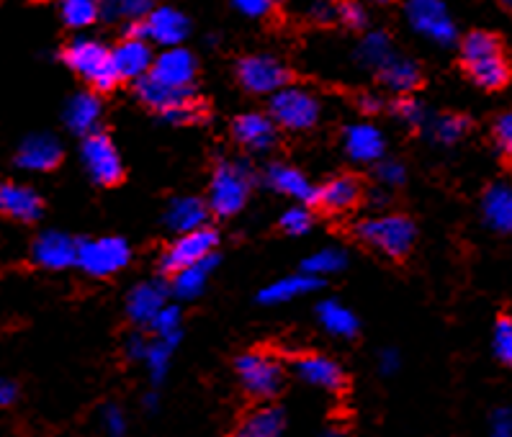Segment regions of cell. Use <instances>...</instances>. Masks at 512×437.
<instances>
[{
    "label": "cell",
    "instance_id": "obj_1",
    "mask_svg": "<svg viewBox=\"0 0 512 437\" xmlns=\"http://www.w3.org/2000/svg\"><path fill=\"white\" fill-rule=\"evenodd\" d=\"M461 57L471 80L484 90H500L510 83V62L502 42L489 31H474L461 44Z\"/></svg>",
    "mask_w": 512,
    "mask_h": 437
},
{
    "label": "cell",
    "instance_id": "obj_2",
    "mask_svg": "<svg viewBox=\"0 0 512 437\" xmlns=\"http://www.w3.org/2000/svg\"><path fill=\"white\" fill-rule=\"evenodd\" d=\"M67 67L80 75L91 88L109 93L121 83L119 70L114 62V49H106L93 39H75L65 49Z\"/></svg>",
    "mask_w": 512,
    "mask_h": 437
},
{
    "label": "cell",
    "instance_id": "obj_3",
    "mask_svg": "<svg viewBox=\"0 0 512 437\" xmlns=\"http://www.w3.org/2000/svg\"><path fill=\"white\" fill-rule=\"evenodd\" d=\"M253 175L240 162H222L211 175L209 206L217 216H232L245 206Z\"/></svg>",
    "mask_w": 512,
    "mask_h": 437
},
{
    "label": "cell",
    "instance_id": "obj_4",
    "mask_svg": "<svg viewBox=\"0 0 512 437\" xmlns=\"http://www.w3.org/2000/svg\"><path fill=\"white\" fill-rule=\"evenodd\" d=\"M358 234L366 245L376 247L379 252L389 255V258H404L415 245V227L407 216L399 214H384L366 219L358 227Z\"/></svg>",
    "mask_w": 512,
    "mask_h": 437
},
{
    "label": "cell",
    "instance_id": "obj_5",
    "mask_svg": "<svg viewBox=\"0 0 512 437\" xmlns=\"http://www.w3.org/2000/svg\"><path fill=\"white\" fill-rule=\"evenodd\" d=\"M320 101L304 88H281L271 96V116L278 126L291 129V132H304L312 129L320 121Z\"/></svg>",
    "mask_w": 512,
    "mask_h": 437
},
{
    "label": "cell",
    "instance_id": "obj_6",
    "mask_svg": "<svg viewBox=\"0 0 512 437\" xmlns=\"http://www.w3.org/2000/svg\"><path fill=\"white\" fill-rule=\"evenodd\" d=\"M132 260V250L121 237H98V240H85L78 247V265L96 278L116 276Z\"/></svg>",
    "mask_w": 512,
    "mask_h": 437
},
{
    "label": "cell",
    "instance_id": "obj_7",
    "mask_svg": "<svg viewBox=\"0 0 512 437\" xmlns=\"http://www.w3.org/2000/svg\"><path fill=\"white\" fill-rule=\"evenodd\" d=\"M237 376L255 399H271L284 386V368L268 353H245L237 358Z\"/></svg>",
    "mask_w": 512,
    "mask_h": 437
},
{
    "label": "cell",
    "instance_id": "obj_8",
    "mask_svg": "<svg viewBox=\"0 0 512 437\" xmlns=\"http://www.w3.org/2000/svg\"><path fill=\"white\" fill-rule=\"evenodd\" d=\"M137 96L142 98V103H147V106L155 108V111H160V114L173 121L193 119L196 111H199L193 88H170V85L157 83L150 75L137 80Z\"/></svg>",
    "mask_w": 512,
    "mask_h": 437
},
{
    "label": "cell",
    "instance_id": "obj_9",
    "mask_svg": "<svg viewBox=\"0 0 512 437\" xmlns=\"http://www.w3.org/2000/svg\"><path fill=\"white\" fill-rule=\"evenodd\" d=\"M83 155V165L96 183L101 186H114L124 175V165H121V155L116 150V144L111 142L109 134L93 132L83 139L80 147Z\"/></svg>",
    "mask_w": 512,
    "mask_h": 437
},
{
    "label": "cell",
    "instance_id": "obj_10",
    "mask_svg": "<svg viewBox=\"0 0 512 437\" xmlns=\"http://www.w3.org/2000/svg\"><path fill=\"white\" fill-rule=\"evenodd\" d=\"M407 18H410L412 29L417 34L428 36L430 42L443 44V47L456 42V24H453L443 0H410Z\"/></svg>",
    "mask_w": 512,
    "mask_h": 437
},
{
    "label": "cell",
    "instance_id": "obj_11",
    "mask_svg": "<svg viewBox=\"0 0 512 437\" xmlns=\"http://www.w3.org/2000/svg\"><path fill=\"white\" fill-rule=\"evenodd\" d=\"M214 247H217V232L209 227L181 234V237L165 250L163 270L165 273H178V270L183 268H191V265L211 258V255H214Z\"/></svg>",
    "mask_w": 512,
    "mask_h": 437
},
{
    "label": "cell",
    "instance_id": "obj_12",
    "mask_svg": "<svg viewBox=\"0 0 512 437\" xmlns=\"http://www.w3.org/2000/svg\"><path fill=\"white\" fill-rule=\"evenodd\" d=\"M237 80L242 88L255 93V96H273L281 88H286L289 72L281 62L271 57H245L237 65Z\"/></svg>",
    "mask_w": 512,
    "mask_h": 437
},
{
    "label": "cell",
    "instance_id": "obj_13",
    "mask_svg": "<svg viewBox=\"0 0 512 437\" xmlns=\"http://www.w3.org/2000/svg\"><path fill=\"white\" fill-rule=\"evenodd\" d=\"M78 247L80 242L67 237L65 232H42L31 247V258L47 270H65L78 265Z\"/></svg>",
    "mask_w": 512,
    "mask_h": 437
},
{
    "label": "cell",
    "instance_id": "obj_14",
    "mask_svg": "<svg viewBox=\"0 0 512 437\" xmlns=\"http://www.w3.org/2000/svg\"><path fill=\"white\" fill-rule=\"evenodd\" d=\"M150 78H155L157 83L170 85V88H193V80H196V60H193V54L186 52V49L170 47L155 57Z\"/></svg>",
    "mask_w": 512,
    "mask_h": 437
},
{
    "label": "cell",
    "instance_id": "obj_15",
    "mask_svg": "<svg viewBox=\"0 0 512 437\" xmlns=\"http://www.w3.org/2000/svg\"><path fill=\"white\" fill-rule=\"evenodd\" d=\"M142 29H145V39L170 49V47H181V42L188 34V21L181 11L160 6V8H152L150 16L142 21Z\"/></svg>",
    "mask_w": 512,
    "mask_h": 437
},
{
    "label": "cell",
    "instance_id": "obj_16",
    "mask_svg": "<svg viewBox=\"0 0 512 437\" xmlns=\"http://www.w3.org/2000/svg\"><path fill=\"white\" fill-rule=\"evenodd\" d=\"M155 57L157 54H152L145 36H127L114 49V62L121 80H142L145 75H150L152 65H155Z\"/></svg>",
    "mask_w": 512,
    "mask_h": 437
},
{
    "label": "cell",
    "instance_id": "obj_17",
    "mask_svg": "<svg viewBox=\"0 0 512 437\" xmlns=\"http://www.w3.org/2000/svg\"><path fill=\"white\" fill-rule=\"evenodd\" d=\"M62 160V144L52 134H34L19 147L16 162L29 173H47Z\"/></svg>",
    "mask_w": 512,
    "mask_h": 437
},
{
    "label": "cell",
    "instance_id": "obj_18",
    "mask_svg": "<svg viewBox=\"0 0 512 437\" xmlns=\"http://www.w3.org/2000/svg\"><path fill=\"white\" fill-rule=\"evenodd\" d=\"M0 214L16 222H37L42 216V198L21 183H0Z\"/></svg>",
    "mask_w": 512,
    "mask_h": 437
},
{
    "label": "cell",
    "instance_id": "obj_19",
    "mask_svg": "<svg viewBox=\"0 0 512 437\" xmlns=\"http://www.w3.org/2000/svg\"><path fill=\"white\" fill-rule=\"evenodd\" d=\"M266 178L273 191L294 198L296 204H320V188H314L302 170L291 168V165H273L268 168Z\"/></svg>",
    "mask_w": 512,
    "mask_h": 437
},
{
    "label": "cell",
    "instance_id": "obj_20",
    "mask_svg": "<svg viewBox=\"0 0 512 437\" xmlns=\"http://www.w3.org/2000/svg\"><path fill=\"white\" fill-rule=\"evenodd\" d=\"M237 142L250 152H266L276 144V121L263 114H242L232 126Z\"/></svg>",
    "mask_w": 512,
    "mask_h": 437
},
{
    "label": "cell",
    "instance_id": "obj_21",
    "mask_svg": "<svg viewBox=\"0 0 512 437\" xmlns=\"http://www.w3.org/2000/svg\"><path fill=\"white\" fill-rule=\"evenodd\" d=\"M296 373L309 386H317V389L325 391H338L345 384L343 368L335 360L327 358V355H302V358L296 360Z\"/></svg>",
    "mask_w": 512,
    "mask_h": 437
},
{
    "label": "cell",
    "instance_id": "obj_22",
    "mask_svg": "<svg viewBox=\"0 0 512 437\" xmlns=\"http://www.w3.org/2000/svg\"><path fill=\"white\" fill-rule=\"evenodd\" d=\"M168 304V291H165L163 283H139L129 291L127 296V314L132 322L137 324H147L155 319V314Z\"/></svg>",
    "mask_w": 512,
    "mask_h": 437
},
{
    "label": "cell",
    "instance_id": "obj_23",
    "mask_svg": "<svg viewBox=\"0 0 512 437\" xmlns=\"http://www.w3.org/2000/svg\"><path fill=\"white\" fill-rule=\"evenodd\" d=\"M384 134L371 124H353L345 129V152L356 162H379L384 157Z\"/></svg>",
    "mask_w": 512,
    "mask_h": 437
},
{
    "label": "cell",
    "instance_id": "obj_24",
    "mask_svg": "<svg viewBox=\"0 0 512 437\" xmlns=\"http://www.w3.org/2000/svg\"><path fill=\"white\" fill-rule=\"evenodd\" d=\"M101 114H103V108H101V101H98V96H93V93H78V96H73V101L67 103L65 124L70 132L88 137V134L96 132Z\"/></svg>",
    "mask_w": 512,
    "mask_h": 437
},
{
    "label": "cell",
    "instance_id": "obj_25",
    "mask_svg": "<svg viewBox=\"0 0 512 437\" xmlns=\"http://www.w3.org/2000/svg\"><path fill=\"white\" fill-rule=\"evenodd\" d=\"M206 216H209V209H206V204L201 198L183 196L175 198L173 204H170L168 214H165V224H168L173 232L186 234L206 227Z\"/></svg>",
    "mask_w": 512,
    "mask_h": 437
},
{
    "label": "cell",
    "instance_id": "obj_26",
    "mask_svg": "<svg viewBox=\"0 0 512 437\" xmlns=\"http://www.w3.org/2000/svg\"><path fill=\"white\" fill-rule=\"evenodd\" d=\"M320 286H322L320 278L299 273V276H286L273 281L271 286H266L263 291H260L258 299L263 301V304H286V301H294L299 299V296L312 294V291H317Z\"/></svg>",
    "mask_w": 512,
    "mask_h": 437
},
{
    "label": "cell",
    "instance_id": "obj_27",
    "mask_svg": "<svg viewBox=\"0 0 512 437\" xmlns=\"http://www.w3.org/2000/svg\"><path fill=\"white\" fill-rule=\"evenodd\" d=\"M484 219L497 232H512V186L510 183H497L484 193L482 201Z\"/></svg>",
    "mask_w": 512,
    "mask_h": 437
},
{
    "label": "cell",
    "instance_id": "obj_28",
    "mask_svg": "<svg viewBox=\"0 0 512 437\" xmlns=\"http://www.w3.org/2000/svg\"><path fill=\"white\" fill-rule=\"evenodd\" d=\"M284 412L276 407H263L250 412L232 437H281L284 432Z\"/></svg>",
    "mask_w": 512,
    "mask_h": 437
},
{
    "label": "cell",
    "instance_id": "obj_29",
    "mask_svg": "<svg viewBox=\"0 0 512 437\" xmlns=\"http://www.w3.org/2000/svg\"><path fill=\"white\" fill-rule=\"evenodd\" d=\"M217 265V255L201 260V263L191 265V268H183L178 273H173V294L178 299H196L206 288L211 270Z\"/></svg>",
    "mask_w": 512,
    "mask_h": 437
},
{
    "label": "cell",
    "instance_id": "obj_30",
    "mask_svg": "<svg viewBox=\"0 0 512 437\" xmlns=\"http://www.w3.org/2000/svg\"><path fill=\"white\" fill-rule=\"evenodd\" d=\"M317 319H320L322 327L335 337H353L358 332L356 314L335 299H327L317 306Z\"/></svg>",
    "mask_w": 512,
    "mask_h": 437
},
{
    "label": "cell",
    "instance_id": "obj_31",
    "mask_svg": "<svg viewBox=\"0 0 512 437\" xmlns=\"http://www.w3.org/2000/svg\"><path fill=\"white\" fill-rule=\"evenodd\" d=\"M379 72L381 83L389 90H394V93H410V90H415L420 85V67L412 60L397 57V54Z\"/></svg>",
    "mask_w": 512,
    "mask_h": 437
},
{
    "label": "cell",
    "instance_id": "obj_32",
    "mask_svg": "<svg viewBox=\"0 0 512 437\" xmlns=\"http://www.w3.org/2000/svg\"><path fill=\"white\" fill-rule=\"evenodd\" d=\"M361 198V188L353 178L340 175V178L330 180L320 188V204L330 211H348L358 204Z\"/></svg>",
    "mask_w": 512,
    "mask_h": 437
},
{
    "label": "cell",
    "instance_id": "obj_33",
    "mask_svg": "<svg viewBox=\"0 0 512 437\" xmlns=\"http://www.w3.org/2000/svg\"><path fill=\"white\" fill-rule=\"evenodd\" d=\"M178 340H181V337H155V340L150 342V348H147L145 355V366L152 378V384H163V378L168 376L170 360H173Z\"/></svg>",
    "mask_w": 512,
    "mask_h": 437
},
{
    "label": "cell",
    "instance_id": "obj_34",
    "mask_svg": "<svg viewBox=\"0 0 512 437\" xmlns=\"http://www.w3.org/2000/svg\"><path fill=\"white\" fill-rule=\"evenodd\" d=\"M60 13L70 29H88L101 16V0H62Z\"/></svg>",
    "mask_w": 512,
    "mask_h": 437
},
{
    "label": "cell",
    "instance_id": "obj_35",
    "mask_svg": "<svg viewBox=\"0 0 512 437\" xmlns=\"http://www.w3.org/2000/svg\"><path fill=\"white\" fill-rule=\"evenodd\" d=\"M348 258L340 247H325V250H317L314 255H309L302 263V273L314 278L332 276V273H340L345 268Z\"/></svg>",
    "mask_w": 512,
    "mask_h": 437
},
{
    "label": "cell",
    "instance_id": "obj_36",
    "mask_svg": "<svg viewBox=\"0 0 512 437\" xmlns=\"http://www.w3.org/2000/svg\"><path fill=\"white\" fill-rule=\"evenodd\" d=\"M358 57L361 62L371 67H384L386 62L392 60L394 52H392V42H389V36L384 31H376V34H368L366 39L361 42V49H358Z\"/></svg>",
    "mask_w": 512,
    "mask_h": 437
},
{
    "label": "cell",
    "instance_id": "obj_37",
    "mask_svg": "<svg viewBox=\"0 0 512 437\" xmlns=\"http://www.w3.org/2000/svg\"><path fill=\"white\" fill-rule=\"evenodd\" d=\"M155 8V0H106L101 13L109 18H129V21H145Z\"/></svg>",
    "mask_w": 512,
    "mask_h": 437
},
{
    "label": "cell",
    "instance_id": "obj_38",
    "mask_svg": "<svg viewBox=\"0 0 512 437\" xmlns=\"http://www.w3.org/2000/svg\"><path fill=\"white\" fill-rule=\"evenodd\" d=\"M181 322V309L175 304H165L150 322V330L155 332V337H181Z\"/></svg>",
    "mask_w": 512,
    "mask_h": 437
},
{
    "label": "cell",
    "instance_id": "obj_39",
    "mask_svg": "<svg viewBox=\"0 0 512 437\" xmlns=\"http://www.w3.org/2000/svg\"><path fill=\"white\" fill-rule=\"evenodd\" d=\"M492 348H494V355H497L505 366L512 368V319L510 317L497 319V324H494Z\"/></svg>",
    "mask_w": 512,
    "mask_h": 437
},
{
    "label": "cell",
    "instance_id": "obj_40",
    "mask_svg": "<svg viewBox=\"0 0 512 437\" xmlns=\"http://www.w3.org/2000/svg\"><path fill=\"white\" fill-rule=\"evenodd\" d=\"M466 129H469V121L464 116H443L433 124V134L438 142L443 144H456L458 139L464 137Z\"/></svg>",
    "mask_w": 512,
    "mask_h": 437
},
{
    "label": "cell",
    "instance_id": "obj_41",
    "mask_svg": "<svg viewBox=\"0 0 512 437\" xmlns=\"http://www.w3.org/2000/svg\"><path fill=\"white\" fill-rule=\"evenodd\" d=\"M281 229H284L286 234H294V237L307 234L309 229H312V214H309L307 206L296 204L291 206V209H286L284 214H281Z\"/></svg>",
    "mask_w": 512,
    "mask_h": 437
},
{
    "label": "cell",
    "instance_id": "obj_42",
    "mask_svg": "<svg viewBox=\"0 0 512 437\" xmlns=\"http://www.w3.org/2000/svg\"><path fill=\"white\" fill-rule=\"evenodd\" d=\"M101 425L103 432L109 437H121L127 432V417H124V412H121L119 407L109 404V407L101 412Z\"/></svg>",
    "mask_w": 512,
    "mask_h": 437
},
{
    "label": "cell",
    "instance_id": "obj_43",
    "mask_svg": "<svg viewBox=\"0 0 512 437\" xmlns=\"http://www.w3.org/2000/svg\"><path fill=\"white\" fill-rule=\"evenodd\" d=\"M494 142L502 150V155L512 160V111H507V114L494 121Z\"/></svg>",
    "mask_w": 512,
    "mask_h": 437
},
{
    "label": "cell",
    "instance_id": "obj_44",
    "mask_svg": "<svg viewBox=\"0 0 512 437\" xmlns=\"http://www.w3.org/2000/svg\"><path fill=\"white\" fill-rule=\"evenodd\" d=\"M338 16L350 29H363L366 26V8L358 0H343L338 6Z\"/></svg>",
    "mask_w": 512,
    "mask_h": 437
},
{
    "label": "cell",
    "instance_id": "obj_45",
    "mask_svg": "<svg viewBox=\"0 0 512 437\" xmlns=\"http://www.w3.org/2000/svg\"><path fill=\"white\" fill-rule=\"evenodd\" d=\"M394 111H397V116L404 121V124H410V126L425 124V108H422L417 101H412V98H402V101L394 106Z\"/></svg>",
    "mask_w": 512,
    "mask_h": 437
},
{
    "label": "cell",
    "instance_id": "obj_46",
    "mask_svg": "<svg viewBox=\"0 0 512 437\" xmlns=\"http://www.w3.org/2000/svg\"><path fill=\"white\" fill-rule=\"evenodd\" d=\"M489 437H512V409H494L489 417Z\"/></svg>",
    "mask_w": 512,
    "mask_h": 437
},
{
    "label": "cell",
    "instance_id": "obj_47",
    "mask_svg": "<svg viewBox=\"0 0 512 437\" xmlns=\"http://www.w3.org/2000/svg\"><path fill=\"white\" fill-rule=\"evenodd\" d=\"M376 178L384 186H399L404 180V168L397 160H379V165H376Z\"/></svg>",
    "mask_w": 512,
    "mask_h": 437
},
{
    "label": "cell",
    "instance_id": "obj_48",
    "mask_svg": "<svg viewBox=\"0 0 512 437\" xmlns=\"http://www.w3.org/2000/svg\"><path fill=\"white\" fill-rule=\"evenodd\" d=\"M237 11L245 13L250 18H263L271 13L273 8V0H235Z\"/></svg>",
    "mask_w": 512,
    "mask_h": 437
},
{
    "label": "cell",
    "instance_id": "obj_49",
    "mask_svg": "<svg viewBox=\"0 0 512 437\" xmlns=\"http://www.w3.org/2000/svg\"><path fill=\"white\" fill-rule=\"evenodd\" d=\"M147 348H150V340L142 335H132L127 340V355L134 360H145Z\"/></svg>",
    "mask_w": 512,
    "mask_h": 437
},
{
    "label": "cell",
    "instance_id": "obj_50",
    "mask_svg": "<svg viewBox=\"0 0 512 437\" xmlns=\"http://www.w3.org/2000/svg\"><path fill=\"white\" fill-rule=\"evenodd\" d=\"M379 368L381 373H386V376H392V373L399 371V353L392 348H386L384 353L379 355Z\"/></svg>",
    "mask_w": 512,
    "mask_h": 437
},
{
    "label": "cell",
    "instance_id": "obj_51",
    "mask_svg": "<svg viewBox=\"0 0 512 437\" xmlns=\"http://www.w3.org/2000/svg\"><path fill=\"white\" fill-rule=\"evenodd\" d=\"M16 399V389H13L11 381H3L0 378V407H8V404Z\"/></svg>",
    "mask_w": 512,
    "mask_h": 437
},
{
    "label": "cell",
    "instance_id": "obj_52",
    "mask_svg": "<svg viewBox=\"0 0 512 437\" xmlns=\"http://www.w3.org/2000/svg\"><path fill=\"white\" fill-rule=\"evenodd\" d=\"M361 108L363 111H368V114H374V111H379L381 103L376 101V98H361Z\"/></svg>",
    "mask_w": 512,
    "mask_h": 437
},
{
    "label": "cell",
    "instance_id": "obj_53",
    "mask_svg": "<svg viewBox=\"0 0 512 437\" xmlns=\"http://www.w3.org/2000/svg\"><path fill=\"white\" fill-rule=\"evenodd\" d=\"M320 437H345V432L340 427H327Z\"/></svg>",
    "mask_w": 512,
    "mask_h": 437
},
{
    "label": "cell",
    "instance_id": "obj_54",
    "mask_svg": "<svg viewBox=\"0 0 512 437\" xmlns=\"http://www.w3.org/2000/svg\"><path fill=\"white\" fill-rule=\"evenodd\" d=\"M145 404H147V407H150V409H155V407H157V396H155V394H147V396H145Z\"/></svg>",
    "mask_w": 512,
    "mask_h": 437
},
{
    "label": "cell",
    "instance_id": "obj_55",
    "mask_svg": "<svg viewBox=\"0 0 512 437\" xmlns=\"http://www.w3.org/2000/svg\"><path fill=\"white\" fill-rule=\"evenodd\" d=\"M500 3L507 8V11H512V0H500Z\"/></svg>",
    "mask_w": 512,
    "mask_h": 437
},
{
    "label": "cell",
    "instance_id": "obj_56",
    "mask_svg": "<svg viewBox=\"0 0 512 437\" xmlns=\"http://www.w3.org/2000/svg\"><path fill=\"white\" fill-rule=\"evenodd\" d=\"M381 3H386V0H381Z\"/></svg>",
    "mask_w": 512,
    "mask_h": 437
}]
</instances>
